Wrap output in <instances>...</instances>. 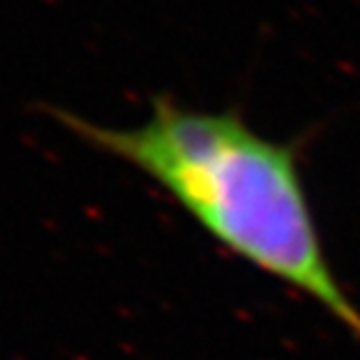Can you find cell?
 I'll list each match as a JSON object with an SVG mask.
<instances>
[{"label":"cell","instance_id":"obj_1","mask_svg":"<svg viewBox=\"0 0 360 360\" xmlns=\"http://www.w3.org/2000/svg\"><path fill=\"white\" fill-rule=\"evenodd\" d=\"M75 138L123 160L248 265L323 305L360 338V308L328 263L295 143L265 138L238 110H193L168 96L133 128L48 108Z\"/></svg>","mask_w":360,"mask_h":360}]
</instances>
